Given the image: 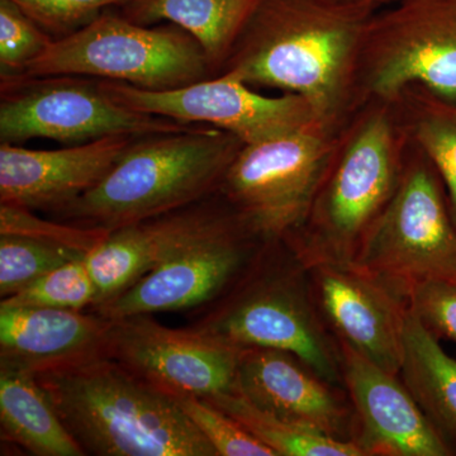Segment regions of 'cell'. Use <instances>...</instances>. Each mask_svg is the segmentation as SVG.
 Masks as SVG:
<instances>
[{
  "label": "cell",
  "instance_id": "obj_12",
  "mask_svg": "<svg viewBox=\"0 0 456 456\" xmlns=\"http://www.w3.org/2000/svg\"><path fill=\"white\" fill-rule=\"evenodd\" d=\"M101 82L107 94L122 106L188 125L220 128L235 134L245 145L322 123L301 95L285 93L281 97H268L231 73L164 92L134 88L112 80Z\"/></svg>",
  "mask_w": 456,
  "mask_h": 456
},
{
  "label": "cell",
  "instance_id": "obj_17",
  "mask_svg": "<svg viewBox=\"0 0 456 456\" xmlns=\"http://www.w3.org/2000/svg\"><path fill=\"white\" fill-rule=\"evenodd\" d=\"M110 322L92 311L0 305V365L38 374L107 356Z\"/></svg>",
  "mask_w": 456,
  "mask_h": 456
},
{
  "label": "cell",
  "instance_id": "obj_23",
  "mask_svg": "<svg viewBox=\"0 0 456 456\" xmlns=\"http://www.w3.org/2000/svg\"><path fill=\"white\" fill-rule=\"evenodd\" d=\"M86 254L36 237L0 233V297L14 296L51 270Z\"/></svg>",
  "mask_w": 456,
  "mask_h": 456
},
{
  "label": "cell",
  "instance_id": "obj_1",
  "mask_svg": "<svg viewBox=\"0 0 456 456\" xmlns=\"http://www.w3.org/2000/svg\"><path fill=\"white\" fill-rule=\"evenodd\" d=\"M371 17L331 0H260L220 74L301 95L335 128L358 88Z\"/></svg>",
  "mask_w": 456,
  "mask_h": 456
},
{
  "label": "cell",
  "instance_id": "obj_15",
  "mask_svg": "<svg viewBox=\"0 0 456 456\" xmlns=\"http://www.w3.org/2000/svg\"><path fill=\"white\" fill-rule=\"evenodd\" d=\"M327 317L344 344L378 367L397 375L403 354L406 308L392 287L349 263L314 264Z\"/></svg>",
  "mask_w": 456,
  "mask_h": 456
},
{
  "label": "cell",
  "instance_id": "obj_3",
  "mask_svg": "<svg viewBox=\"0 0 456 456\" xmlns=\"http://www.w3.org/2000/svg\"><path fill=\"white\" fill-rule=\"evenodd\" d=\"M244 145L235 134L203 125L137 137L98 185L50 216L113 231L178 211L217 193Z\"/></svg>",
  "mask_w": 456,
  "mask_h": 456
},
{
  "label": "cell",
  "instance_id": "obj_2",
  "mask_svg": "<svg viewBox=\"0 0 456 456\" xmlns=\"http://www.w3.org/2000/svg\"><path fill=\"white\" fill-rule=\"evenodd\" d=\"M36 379L86 455L217 456L176 397L108 356Z\"/></svg>",
  "mask_w": 456,
  "mask_h": 456
},
{
  "label": "cell",
  "instance_id": "obj_6",
  "mask_svg": "<svg viewBox=\"0 0 456 456\" xmlns=\"http://www.w3.org/2000/svg\"><path fill=\"white\" fill-rule=\"evenodd\" d=\"M334 127L316 123L292 134L244 145L218 189L255 233L268 241L305 226L332 161Z\"/></svg>",
  "mask_w": 456,
  "mask_h": 456
},
{
  "label": "cell",
  "instance_id": "obj_7",
  "mask_svg": "<svg viewBox=\"0 0 456 456\" xmlns=\"http://www.w3.org/2000/svg\"><path fill=\"white\" fill-rule=\"evenodd\" d=\"M0 77V143L47 139L74 146L114 134L142 137L197 126L122 106L107 94L98 77Z\"/></svg>",
  "mask_w": 456,
  "mask_h": 456
},
{
  "label": "cell",
  "instance_id": "obj_25",
  "mask_svg": "<svg viewBox=\"0 0 456 456\" xmlns=\"http://www.w3.org/2000/svg\"><path fill=\"white\" fill-rule=\"evenodd\" d=\"M176 399L185 415L212 444L217 456H277L208 399L196 395H178Z\"/></svg>",
  "mask_w": 456,
  "mask_h": 456
},
{
  "label": "cell",
  "instance_id": "obj_29",
  "mask_svg": "<svg viewBox=\"0 0 456 456\" xmlns=\"http://www.w3.org/2000/svg\"><path fill=\"white\" fill-rule=\"evenodd\" d=\"M33 22L61 40L89 26L104 11L118 8L128 0H13Z\"/></svg>",
  "mask_w": 456,
  "mask_h": 456
},
{
  "label": "cell",
  "instance_id": "obj_30",
  "mask_svg": "<svg viewBox=\"0 0 456 456\" xmlns=\"http://www.w3.org/2000/svg\"><path fill=\"white\" fill-rule=\"evenodd\" d=\"M410 308L426 326H434L456 341V283L425 281L407 289Z\"/></svg>",
  "mask_w": 456,
  "mask_h": 456
},
{
  "label": "cell",
  "instance_id": "obj_4",
  "mask_svg": "<svg viewBox=\"0 0 456 456\" xmlns=\"http://www.w3.org/2000/svg\"><path fill=\"white\" fill-rule=\"evenodd\" d=\"M27 75H82L164 92L212 77L200 42L182 27L141 26L107 9L89 26L55 40Z\"/></svg>",
  "mask_w": 456,
  "mask_h": 456
},
{
  "label": "cell",
  "instance_id": "obj_24",
  "mask_svg": "<svg viewBox=\"0 0 456 456\" xmlns=\"http://www.w3.org/2000/svg\"><path fill=\"white\" fill-rule=\"evenodd\" d=\"M95 302L97 289L83 257L51 270L20 293L2 299L0 305L84 311Z\"/></svg>",
  "mask_w": 456,
  "mask_h": 456
},
{
  "label": "cell",
  "instance_id": "obj_5",
  "mask_svg": "<svg viewBox=\"0 0 456 456\" xmlns=\"http://www.w3.org/2000/svg\"><path fill=\"white\" fill-rule=\"evenodd\" d=\"M387 106L360 119L336 154L314 204L302 255L312 263H349L401 179L399 141ZM305 222V224H307Z\"/></svg>",
  "mask_w": 456,
  "mask_h": 456
},
{
  "label": "cell",
  "instance_id": "obj_22",
  "mask_svg": "<svg viewBox=\"0 0 456 456\" xmlns=\"http://www.w3.org/2000/svg\"><path fill=\"white\" fill-rule=\"evenodd\" d=\"M206 399L235 419L248 434L272 449L277 456L367 455L364 449L354 441L330 436L261 410L236 389Z\"/></svg>",
  "mask_w": 456,
  "mask_h": 456
},
{
  "label": "cell",
  "instance_id": "obj_18",
  "mask_svg": "<svg viewBox=\"0 0 456 456\" xmlns=\"http://www.w3.org/2000/svg\"><path fill=\"white\" fill-rule=\"evenodd\" d=\"M320 380L292 354L245 349L235 389L266 412L342 439L346 413Z\"/></svg>",
  "mask_w": 456,
  "mask_h": 456
},
{
  "label": "cell",
  "instance_id": "obj_14",
  "mask_svg": "<svg viewBox=\"0 0 456 456\" xmlns=\"http://www.w3.org/2000/svg\"><path fill=\"white\" fill-rule=\"evenodd\" d=\"M136 139L114 134L59 150L0 143V203L53 215L98 185Z\"/></svg>",
  "mask_w": 456,
  "mask_h": 456
},
{
  "label": "cell",
  "instance_id": "obj_11",
  "mask_svg": "<svg viewBox=\"0 0 456 456\" xmlns=\"http://www.w3.org/2000/svg\"><path fill=\"white\" fill-rule=\"evenodd\" d=\"M255 233L228 204L202 232L112 301L92 312L108 320L202 310L227 292L257 256ZM268 241V240H266Z\"/></svg>",
  "mask_w": 456,
  "mask_h": 456
},
{
  "label": "cell",
  "instance_id": "obj_10",
  "mask_svg": "<svg viewBox=\"0 0 456 456\" xmlns=\"http://www.w3.org/2000/svg\"><path fill=\"white\" fill-rule=\"evenodd\" d=\"M353 263L404 292L419 281L456 283V236L436 180L424 164H411L402 173Z\"/></svg>",
  "mask_w": 456,
  "mask_h": 456
},
{
  "label": "cell",
  "instance_id": "obj_20",
  "mask_svg": "<svg viewBox=\"0 0 456 456\" xmlns=\"http://www.w3.org/2000/svg\"><path fill=\"white\" fill-rule=\"evenodd\" d=\"M2 435L36 456H84L36 374L0 365Z\"/></svg>",
  "mask_w": 456,
  "mask_h": 456
},
{
  "label": "cell",
  "instance_id": "obj_21",
  "mask_svg": "<svg viewBox=\"0 0 456 456\" xmlns=\"http://www.w3.org/2000/svg\"><path fill=\"white\" fill-rule=\"evenodd\" d=\"M401 373L425 415L456 428V360L410 307L404 314Z\"/></svg>",
  "mask_w": 456,
  "mask_h": 456
},
{
  "label": "cell",
  "instance_id": "obj_13",
  "mask_svg": "<svg viewBox=\"0 0 456 456\" xmlns=\"http://www.w3.org/2000/svg\"><path fill=\"white\" fill-rule=\"evenodd\" d=\"M107 356L143 382L178 397L208 398L233 391L242 351L185 327L161 325L151 314L110 320Z\"/></svg>",
  "mask_w": 456,
  "mask_h": 456
},
{
  "label": "cell",
  "instance_id": "obj_31",
  "mask_svg": "<svg viewBox=\"0 0 456 456\" xmlns=\"http://www.w3.org/2000/svg\"><path fill=\"white\" fill-rule=\"evenodd\" d=\"M338 4L346 5V7L356 9V11L364 12L369 16H374L379 12V9L386 7L393 0H331Z\"/></svg>",
  "mask_w": 456,
  "mask_h": 456
},
{
  "label": "cell",
  "instance_id": "obj_9",
  "mask_svg": "<svg viewBox=\"0 0 456 456\" xmlns=\"http://www.w3.org/2000/svg\"><path fill=\"white\" fill-rule=\"evenodd\" d=\"M416 84L456 99V0H399L369 22L358 86L391 103Z\"/></svg>",
  "mask_w": 456,
  "mask_h": 456
},
{
  "label": "cell",
  "instance_id": "obj_27",
  "mask_svg": "<svg viewBox=\"0 0 456 456\" xmlns=\"http://www.w3.org/2000/svg\"><path fill=\"white\" fill-rule=\"evenodd\" d=\"M411 125L417 143L445 180L456 213V110L424 104L413 110Z\"/></svg>",
  "mask_w": 456,
  "mask_h": 456
},
{
  "label": "cell",
  "instance_id": "obj_19",
  "mask_svg": "<svg viewBox=\"0 0 456 456\" xmlns=\"http://www.w3.org/2000/svg\"><path fill=\"white\" fill-rule=\"evenodd\" d=\"M259 3L260 0H128L114 9L137 25L167 22L182 27L200 42L216 77Z\"/></svg>",
  "mask_w": 456,
  "mask_h": 456
},
{
  "label": "cell",
  "instance_id": "obj_16",
  "mask_svg": "<svg viewBox=\"0 0 456 456\" xmlns=\"http://www.w3.org/2000/svg\"><path fill=\"white\" fill-rule=\"evenodd\" d=\"M342 374L362 426V448L393 456H444L449 450L395 374L342 342Z\"/></svg>",
  "mask_w": 456,
  "mask_h": 456
},
{
  "label": "cell",
  "instance_id": "obj_26",
  "mask_svg": "<svg viewBox=\"0 0 456 456\" xmlns=\"http://www.w3.org/2000/svg\"><path fill=\"white\" fill-rule=\"evenodd\" d=\"M53 41L13 0H0V77L25 73Z\"/></svg>",
  "mask_w": 456,
  "mask_h": 456
},
{
  "label": "cell",
  "instance_id": "obj_8",
  "mask_svg": "<svg viewBox=\"0 0 456 456\" xmlns=\"http://www.w3.org/2000/svg\"><path fill=\"white\" fill-rule=\"evenodd\" d=\"M255 261L254 270L248 266L220 298L197 311L189 327L240 349L285 351L323 382H338L334 351L296 278Z\"/></svg>",
  "mask_w": 456,
  "mask_h": 456
},
{
  "label": "cell",
  "instance_id": "obj_28",
  "mask_svg": "<svg viewBox=\"0 0 456 456\" xmlns=\"http://www.w3.org/2000/svg\"><path fill=\"white\" fill-rule=\"evenodd\" d=\"M110 231L86 228L56 220L38 217L22 207L0 203V233L36 237L56 242L80 253L89 254L101 245Z\"/></svg>",
  "mask_w": 456,
  "mask_h": 456
}]
</instances>
